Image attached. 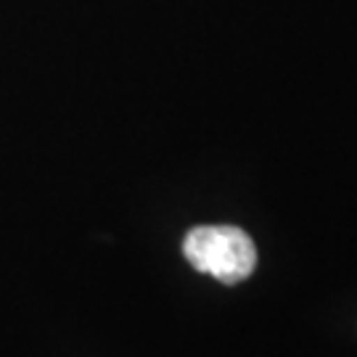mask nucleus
I'll list each match as a JSON object with an SVG mask.
<instances>
[{
    "label": "nucleus",
    "instance_id": "nucleus-1",
    "mask_svg": "<svg viewBox=\"0 0 357 357\" xmlns=\"http://www.w3.org/2000/svg\"><path fill=\"white\" fill-rule=\"evenodd\" d=\"M183 255L193 268L220 283H241L257 268V249L249 233L233 225H202L183 241Z\"/></svg>",
    "mask_w": 357,
    "mask_h": 357
}]
</instances>
